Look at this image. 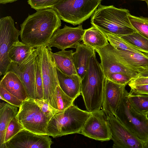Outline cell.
Wrapping results in <instances>:
<instances>
[{"instance_id":"cell-1","label":"cell","mask_w":148,"mask_h":148,"mask_svg":"<svg viewBox=\"0 0 148 148\" xmlns=\"http://www.w3.org/2000/svg\"><path fill=\"white\" fill-rule=\"evenodd\" d=\"M61 25V19L53 9L37 10L21 25V42L36 48L45 45Z\"/></svg>"},{"instance_id":"cell-2","label":"cell","mask_w":148,"mask_h":148,"mask_svg":"<svg viewBox=\"0 0 148 148\" xmlns=\"http://www.w3.org/2000/svg\"><path fill=\"white\" fill-rule=\"evenodd\" d=\"M105 79L101 64L94 55L90 58L80 86V93L88 111L93 112L101 108Z\"/></svg>"},{"instance_id":"cell-3","label":"cell","mask_w":148,"mask_h":148,"mask_svg":"<svg viewBox=\"0 0 148 148\" xmlns=\"http://www.w3.org/2000/svg\"><path fill=\"white\" fill-rule=\"evenodd\" d=\"M130 11L113 5H100L92 16L91 23L102 31L119 36L136 31L129 18Z\"/></svg>"},{"instance_id":"cell-4","label":"cell","mask_w":148,"mask_h":148,"mask_svg":"<svg viewBox=\"0 0 148 148\" xmlns=\"http://www.w3.org/2000/svg\"><path fill=\"white\" fill-rule=\"evenodd\" d=\"M91 113L82 110L73 103L62 112L54 114L49 121L47 134L53 138L80 133Z\"/></svg>"},{"instance_id":"cell-5","label":"cell","mask_w":148,"mask_h":148,"mask_svg":"<svg viewBox=\"0 0 148 148\" xmlns=\"http://www.w3.org/2000/svg\"><path fill=\"white\" fill-rule=\"evenodd\" d=\"M101 0H58L51 8L61 19L74 25L88 19L100 5Z\"/></svg>"},{"instance_id":"cell-6","label":"cell","mask_w":148,"mask_h":148,"mask_svg":"<svg viewBox=\"0 0 148 148\" xmlns=\"http://www.w3.org/2000/svg\"><path fill=\"white\" fill-rule=\"evenodd\" d=\"M125 89L115 116L142 142L148 140V115L136 112L129 102Z\"/></svg>"},{"instance_id":"cell-7","label":"cell","mask_w":148,"mask_h":148,"mask_svg":"<svg viewBox=\"0 0 148 148\" xmlns=\"http://www.w3.org/2000/svg\"><path fill=\"white\" fill-rule=\"evenodd\" d=\"M16 117L24 129L37 134H47L50 119L44 114L34 99L28 97L23 101Z\"/></svg>"},{"instance_id":"cell-8","label":"cell","mask_w":148,"mask_h":148,"mask_svg":"<svg viewBox=\"0 0 148 148\" xmlns=\"http://www.w3.org/2000/svg\"><path fill=\"white\" fill-rule=\"evenodd\" d=\"M20 31L15 27L14 19L7 16L0 19V75L9 70L11 62L8 55L12 46L19 42Z\"/></svg>"},{"instance_id":"cell-9","label":"cell","mask_w":148,"mask_h":148,"mask_svg":"<svg viewBox=\"0 0 148 148\" xmlns=\"http://www.w3.org/2000/svg\"><path fill=\"white\" fill-rule=\"evenodd\" d=\"M36 48L40 59L44 99L50 103L52 96L59 85L56 65L51 55V48L45 45Z\"/></svg>"},{"instance_id":"cell-10","label":"cell","mask_w":148,"mask_h":148,"mask_svg":"<svg viewBox=\"0 0 148 148\" xmlns=\"http://www.w3.org/2000/svg\"><path fill=\"white\" fill-rule=\"evenodd\" d=\"M38 54L36 48L21 64L11 62L8 70L18 75L25 86L28 97L34 99L37 98L36 69V58Z\"/></svg>"},{"instance_id":"cell-11","label":"cell","mask_w":148,"mask_h":148,"mask_svg":"<svg viewBox=\"0 0 148 148\" xmlns=\"http://www.w3.org/2000/svg\"><path fill=\"white\" fill-rule=\"evenodd\" d=\"M113 142V148H143V142L134 135L115 116L106 114Z\"/></svg>"},{"instance_id":"cell-12","label":"cell","mask_w":148,"mask_h":148,"mask_svg":"<svg viewBox=\"0 0 148 148\" xmlns=\"http://www.w3.org/2000/svg\"><path fill=\"white\" fill-rule=\"evenodd\" d=\"M105 114L102 109L92 112L80 133L97 140L103 141L111 140L110 130Z\"/></svg>"},{"instance_id":"cell-13","label":"cell","mask_w":148,"mask_h":148,"mask_svg":"<svg viewBox=\"0 0 148 148\" xmlns=\"http://www.w3.org/2000/svg\"><path fill=\"white\" fill-rule=\"evenodd\" d=\"M53 142L48 134L24 129L5 143L3 148H50Z\"/></svg>"},{"instance_id":"cell-14","label":"cell","mask_w":148,"mask_h":148,"mask_svg":"<svg viewBox=\"0 0 148 148\" xmlns=\"http://www.w3.org/2000/svg\"><path fill=\"white\" fill-rule=\"evenodd\" d=\"M84 31L82 25L75 27L65 25L62 28H59L56 31L46 45L62 50L75 48L82 40Z\"/></svg>"},{"instance_id":"cell-15","label":"cell","mask_w":148,"mask_h":148,"mask_svg":"<svg viewBox=\"0 0 148 148\" xmlns=\"http://www.w3.org/2000/svg\"><path fill=\"white\" fill-rule=\"evenodd\" d=\"M106 47L119 62L129 69L138 73L148 69V55L146 54L118 50L109 43Z\"/></svg>"},{"instance_id":"cell-16","label":"cell","mask_w":148,"mask_h":148,"mask_svg":"<svg viewBox=\"0 0 148 148\" xmlns=\"http://www.w3.org/2000/svg\"><path fill=\"white\" fill-rule=\"evenodd\" d=\"M125 86L113 82L105 77L102 106L106 114L115 116Z\"/></svg>"},{"instance_id":"cell-17","label":"cell","mask_w":148,"mask_h":148,"mask_svg":"<svg viewBox=\"0 0 148 148\" xmlns=\"http://www.w3.org/2000/svg\"><path fill=\"white\" fill-rule=\"evenodd\" d=\"M95 51L99 56L100 64L105 77L112 73H121L126 74L132 78L137 77L138 73L129 69L119 62L106 46Z\"/></svg>"},{"instance_id":"cell-18","label":"cell","mask_w":148,"mask_h":148,"mask_svg":"<svg viewBox=\"0 0 148 148\" xmlns=\"http://www.w3.org/2000/svg\"><path fill=\"white\" fill-rule=\"evenodd\" d=\"M75 48L76 51L73 53L74 64L77 74L82 79L87 70L91 57L95 55V50L83 43H78Z\"/></svg>"},{"instance_id":"cell-19","label":"cell","mask_w":148,"mask_h":148,"mask_svg":"<svg viewBox=\"0 0 148 148\" xmlns=\"http://www.w3.org/2000/svg\"><path fill=\"white\" fill-rule=\"evenodd\" d=\"M0 85L9 92L23 101L28 98L25 86L18 75L8 71L2 78Z\"/></svg>"},{"instance_id":"cell-20","label":"cell","mask_w":148,"mask_h":148,"mask_svg":"<svg viewBox=\"0 0 148 148\" xmlns=\"http://www.w3.org/2000/svg\"><path fill=\"white\" fill-rule=\"evenodd\" d=\"M59 86L68 96L75 99L81 94V79L77 75H71L62 72L56 66Z\"/></svg>"},{"instance_id":"cell-21","label":"cell","mask_w":148,"mask_h":148,"mask_svg":"<svg viewBox=\"0 0 148 148\" xmlns=\"http://www.w3.org/2000/svg\"><path fill=\"white\" fill-rule=\"evenodd\" d=\"M73 51L65 50L51 53L56 66L63 73L67 75H77L74 66Z\"/></svg>"},{"instance_id":"cell-22","label":"cell","mask_w":148,"mask_h":148,"mask_svg":"<svg viewBox=\"0 0 148 148\" xmlns=\"http://www.w3.org/2000/svg\"><path fill=\"white\" fill-rule=\"evenodd\" d=\"M84 30L83 43L95 51L103 48L109 44L106 36L95 27L92 26Z\"/></svg>"},{"instance_id":"cell-23","label":"cell","mask_w":148,"mask_h":148,"mask_svg":"<svg viewBox=\"0 0 148 148\" xmlns=\"http://www.w3.org/2000/svg\"><path fill=\"white\" fill-rule=\"evenodd\" d=\"M18 111L17 107L8 103H1L0 109V148H3L7 128Z\"/></svg>"},{"instance_id":"cell-24","label":"cell","mask_w":148,"mask_h":148,"mask_svg":"<svg viewBox=\"0 0 148 148\" xmlns=\"http://www.w3.org/2000/svg\"><path fill=\"white\" fill-rule=\"evenodd\" d=\"M36 49L19 41L12 47L8 53V57L11 62L21 64Z\"/></svg>"},{"instance_id":"cell-25","label":"cell","mask_w":148,"mask_h":148,"mask_svg":"<svg viewBox=\"0 0 148 148\" xmlns=\"http://www.w3.org/2000/svg\"><path fill=\"white\" fill-rule=\"evenodd\" d=\"M75 100L65 93L59 85L52 96L50 104L59 112H62L73 105Z\"/></svg>"},{"instance_id":"cell-26","label":"cell","mask_w":148,"mask_h":148,"mask_svg":"<svg viewBox=\"0 0 148 148\" xmlns=\"http://www.w3.org/2000/svg\"><path fill=\"white\" fill-rule=\"evenodd\" d=\"M126 96L128 101L137 112L144 115L148 114V94L133 93L127 91Z\"/></svg>"},{"instance_id":"cell-27","label":"cell","mask_w":148,"mask_h":148,"mask_svg":"<svg viewBox=\"0 0 148 148\" xmlns=\"http://www.w3.org/2000/svg\"><path fill=\"white\" fill-rule=\"evenodd\" d=\"M119 36L141 52L148 54V39L138 32Z\"/></svg>"},{"instance_id":"cell-28","label":"cell","mask_w":148,"mask_h":148,"mask_svg":"<svg viewBox=\"0 0 148 148\" xmlns=\"http://www.w3.org/2000/svg\"><path fill=\"white\" fill-rule=\"evenodd\" d=\"M101 31L106 36L108 41L110 42L109 44L114 49L124 51L141 52L138 49L119 36L104 31Z\"/></svg>"},{"instance_id":"cell-29","label":"cell","mask_w":148,"mask_h":148,"mask_svg":"<svg viewBox=\"0 0 148 148\" xmlns=\"http://www.w3.org/2000/svg\"><path fill=\"white\" fill-rule=\"evenodd\" d=\"M129 18L136 31L148 39V17H137L130 14Z\"/></svg>"},{"instance_id":"cell-30","label":"cell","mask_w":148,"mask_h":148,"mask_svg":"<svg viewBox=\"0 0 148 148\" xmlns=\"http://www.w3.org/2000/svg\"><path fill=\"white\" fill-rule=\"evenodd\" d=\"M36 99H44L43 83L41 73L40 59L38 54L36 60Z\"/></svg>"},{"instance_id":"cell-31","label":"cell","mask_w":148,"mask_h":148,"mask_svg":"<svg viewBox=\"0 0 148 148\" xmlns=\"http://www.w3.org/2000/svg\"><path fill=\"white\" fill-rule=\"evenodd\" d=\"M24 129L23 125L16 117L14 118L10 121L6 129L5 137V143Z\"/></svg>"},{"instance_id":"cell-32","label":"cell","mask_w":148,"mask_h":148,"mask_svg":"<svg viewBox=\"0 0 148 148\" xmlns=\"http://www.w3.org/2000/svg\"><path fill=\"white\" fill-rule=\"evenodd\" d=\"M35 102L40 108L44 114L51 119L56 114L59 112L50 104L47 101L43 99H34Z\"/></svg>"},{"instance_id":"cell-33","label":"cell","mask_w":148,"mask_h":148,"mask_svg":"<svg viewBox=\"0 0 148 148\" xmlns=\"http://www.w3.org/2000/svg\"><path fill=\"white\" fill-rule=\"evenodd\" d=\"M0 99L10 104L19 107L23 101L20 99L9 92L0 85Z\"/></svg>"},{"instance_id":"cell-34","label":"cell","mask_w":148,"mask_h":148,"mask_svg":"<svg viewBox=\"0 0 148 148\" xmlns=\"http://www.w3.org/2000/svg\"><path fill=\"white\" fill-rule=\"evenodd\" d=\"M58 0H28L31 7L37 10L51 8Z\"/></svg>"},{"instance_id":"cell-35","label":"cell","mask_w":148,"mask_h":148,"mask_svg":"<svg viewBox=\"0 0 148 148\" xmlns=\"http://www.w3.org/2000/svg\"><path fill=\"white\" fill-rule=\"evenodd\" d=\"M105 77L113 82L125 86L132 79L128 75L121 73H112Z\"/></svg>"},{"instance_id":"cell-36","label":"cell","mask_w":148,"mask_h":148,"mask_svg":"<svg viewBox=\"0 0 148 148\" xmlns=\"http://www.w3.org/2000/svg\"><path fill=\"white\" fill-rule=\"evenodd\" d=\"M130 91L133 93L148 94V84L130 86Z\"/></svg>"},{"instance_id":"cell-37","label":"cell","mask_w":148,"mask_h":148,"mask_svg":"<svg viewBox=\"0 0 148 148\" xmlns=\"http://www.w3.org/2000/svg\"><path fill=\"white\" fill-rule=\"evenodd\" d=\"M147 84H148V77L132 78L128 84L130 87L132 86Z\"/></svg>"},{"instance_id":"cell-38","label":"cell","mask_w":148,"mask_h":148,"mask_svg":"<svg viewBox=\"0 0 148 148\" xmlns=\"http://www.w3.org/2000/svg\"><path fill=\"white\" fill-rule=\"evenodd\" d=\"M148 77V69L138 73L137 77Z\"/></svg>"},{"instance_id":"cell-39","label":"cell","mask_w":148,"mask_h":148,"mask_svg":"<svg viewBox=\"0 0 148 148\" xmlns=\"http://www.w3.org/2000/svg\"><path fill=\"white\" fill-rule=\"evenodd\" d=\"M17 0H0V3L2 4H5L6 3H12Z\"/></svg>"},{"instance_id":"cell-40","label":"cell","mask_w":148,"mask_h":148,"mask_svg":"<svg viewBox=\"0 0 148 148\" xmlns=\"http://www.w3.org/2000/svg\"><path fill=\"white\" fill-rule=\"evenodd\" d=\"M143 148H148V140L143 142Z\"/></svg>"},{"instance_id":"cell-41","label":"cell","mask_w":148,"mask_h":148,"mask_svg":"<svg viewBox=\"0 0 148 148\" xmlns=\"http://www.w3.org/2000/svg\"><path fill=\"white\" fill-rule=\"evenodd\" d=\"M144 1L146 3H147V7H148V0H144Z\"/></svg>"},{"instance_id":"cell-42","label":"cell","mask_w":148,"mask_h":148,"mask_svg":"<svg viewBox=\"0 0 148 148\" xmlns=\"http://www.w3.org/2000/svg\"><path fill=\"white\" fill-rule=\"evenodd\" d=\"M142 0V1H144V0Z\"/></svg>"}]
</instances>
